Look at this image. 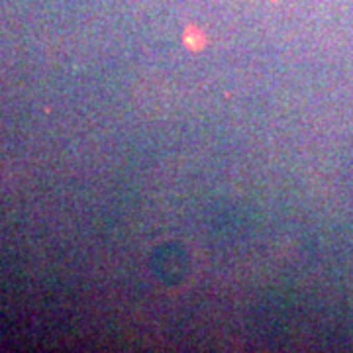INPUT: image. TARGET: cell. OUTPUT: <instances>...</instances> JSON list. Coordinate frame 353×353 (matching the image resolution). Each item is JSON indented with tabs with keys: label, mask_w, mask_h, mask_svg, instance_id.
I'll use <instances>...</instances> for the list:
<instances>
[{
	"label": "cell",
	"mask_w": 353,
	"mask_h": 353,
	"mask_svg": "<svg viewBox=\"0 0 353 353\" xmlns=\"http://www.w3.org/2000/svg\"><path fill=\"white\" fill-rule=\"evenodd\" d=\"M185 43H187V48H190V50H201L202 46L206 43V38L202 36L201 30L189 28L187 34H185Z\"/></svg>",
	"instance_id": "1"
}]
</instances>
